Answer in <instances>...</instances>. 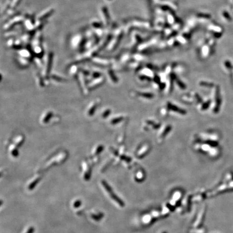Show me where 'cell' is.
Here are the masks:
<instances>
[{"mask_svg": "<svg viewBox=\"0 0 233 233\" xmlns=\"http://www.w3.org/2000/svg\"><path fill=\"white\" fill-rule=\"evenodd\" d=\"M31 50L34 57L41 58L44 55V47L43 45V35L40 31L36 32L30 43Z\"/></svg>", "mask_w": 233, "mask_h": 233, "instance_id": "obj_1", "label": "cell"}, {"mask_svg": "<svg viewBox=\"0 0 233 233\" xmlns=\"http://www.w3.org/2000/svg\"><path fill=\"white\" fill-rule=\"evenodd\" d=\"M86 38L84 33L79 32L75 34L70 40V45L71 48L75 50L78 51L80 53H82L85 44Z\"/></svg>", "mask_w": 233, "mask_h": 233, "instance_id": "obj_2", "label": "cell"}, {"mask_svg": "<svg viewBox=\"0 0 233 233\" xmlns=\"http://www.w3.org/2000/svg\"><path fill=\"white\" fill-rule=\"evenodd\" d=\"M25 19L26 15H23L20 13L18 15L5 22L3 26V29L4 31H6L14 29L17 26H21L23 24Z\"/></svg>", "mask_w": 233, "mask_h": 233, "instance_id": "obj_3", "label": "cell"}, {"mask_svg": "<svg viewBox=\"0 0 233 233\" xmlns=\"http://www.w3.org/2000/svg\"><path fill=\"white\" fill-rule=\"evenodd\" d=\"M114 36H112L111 39L109 44L107 46L106 50L107 51H111L117 47L118 45L120 42L122 36H123V31H121L120 29H116L115 31V33L113 34Z\"/></svg>", "mask_w": 233, "mask_h": 233, "instance_id": "obj_4", "label": "cell"}, {"mask_svg": "<svg viewBox=\"0 0 233 233\" xmlns=\"http://www.w3.org/2000/svg\"><path fill=\"white\" fill-rule=\"evenodd\" d=\"M53 58V53L52 52H49L47 55L45 61L44 62V66H43L42 76L43 78H47L49 75L50 74V72L52 67V62Z\"/></svg>", "mask_w": 233, "mask_h": 233, "instance_id": "obj_5", "label": "cell"}, {"mask_svg": "<svg viewBox=\"0 0 233 233\" xmlns=\"http://www.w3.org/2000/svg\"><path fill=\"white\" fill-rule=\"evenodd\" d=\"M36 23V18L34 15H26V19L23 26L26 31H35V25ZM36 32V31H35Z\"/></svg>", "mask_w": 233, "mask_h": 233, "instance_id": "obj_6", "label": "cell"}, {"mask_svg": "<svg viewBox=\"0 0 233 233\" xmlns=\"http://www.w3.org/2000/svg\"><path fill=\"white\" fill-rule=\"evenodd\" d=\"M67 153L65 151L59 152L57 155L51 158L48 162H47L46 166L47 167L52 166L53 165H56L57 164H61L65 160V159L67 158Z\"/></svg>", "mask_w": 233, "mask_h": 233, "instance_id": "obj_7", "label": "cell"}, {"mask_svg": "<svg viewBox=\"0 0 233 233\" xmlns=\"http://www.w3.org/2000/svg\"><path fill=\"white\" fill-rule=\"evenodd\" d=\"M101 16L102 18V22L103 23L105 27L109 26L111 22L110 16L109 14V10L105 6H103L101 8Z\"/></svg>", "mask_w": 233, "mask_h": 233, "instance_id": "obj_8", "label": "cell"}, {"mask_svg": "<svg viewBox=\"0 0 233 233\" xmlns=\"http://www.w3.org/2000/svg\"><path fill=\"white\" fill-rule=\"evenodd\" d=\"M54 12H55V9L53 8H50L44 10L40 13L37 17H36V21L39 22L47 21V19L52 16Z\"/></svg>", "mask_w": 233, "mask_h": 233, "instance_id": "obj_9", "label": "cell"}, {"mask_svg": "<svg viewBox=\"0 0 233 233\" xmlns=\"http://www.w3.org/2000/svg\"><path fill=\"white\" fill-rule=\"evenodd\" d=\"M91 61L94 65L98 67H106L109 66L110 64V61L109 59L98 56L94 57L91 59Z\"/></svg>", "mask_w": 233, "mask_h": 233, "instance_id": "obj_10", "label": "cell"}, {"mask_svg": "<svg viewBox=\"0 0 233 233\" xmlns=\"http://www.w3.org/2000/svg\"><path fill=\"white\" fill-rule=\"evenodd\" d=\"M77 77L79 82V85L80 87L82 88L83 93L84 94H88L89 90L88 88V85H86V75L84 74L83 71H80Z\"/></svg>", "mask_w": 233, "mask_h": 233, "instance_id": "obj_11", "label": "cell"}, {"mask_svg": "<svg viewBox=\"0 0 233 233\" xmlns=\"http://www.w3.org/2000/svg\"><path fill=\"white\" fill-rule=\"evenodd\" d=\"M104 80V77L101 76L98 77L93 78V80L88 84L89 90H93L101 85Z\"/></svg>", "mask_w": 233, "mask_h": 233, "instance_id": "obj_12", "label": "cell"}, {"mask_svg": "<svg viewBox=\"0 0 233 233\" xmlns=\"http://www.w3.org/2000/svg\"><path fill=\"white\" fill-rule=\"evenodd\" d=\"M103 185L105 186V188H106L107 191L110 194V195H111V196L112 197V198L113 200H114L115 201H116V202H117L119 205L121 206H124V202L122 201L120 199H119L117 196L113 192L111 188H110V187L109 185H108L106 182H104V181H103Z\"/></svg>", "mask_w": 233, "mask_h": 233, "instance_id": "obj_13", "label": "cell"}, {"mask_svg": "<svg viewBox=\"0 0 233 233\" xmlns=\"http://www.w3.org/2000/svg\"><path fill=\"white\" fill-rule=\"evenodd\" d=\"M19 14H20V12L16 10V9H13L10 8L3 15V21L5 22L9 20L10 19L15 17V16L18 15Z\"/></svg>", "mask_w": 233, "mask_h": 233, "instance_id": "obj_14", "label": "cell"}, {"mask_svg": "<svg viewBox=\"0 0 233 233\" xmlns=\"http://www.w3.org/2000/svg\"><path fill=\"white\" fill-rule=\"evenodd\" d=\"M15 60L16 63L19 66L22 67H24V68L28 67L31 62V61L29 60L28 59L21 57L18 56H16Z\"/></svg>", "mask_w": 233, "mask_h": 233, "instance_id": "obj_15", "label": "cell"}, {"mask_svg": "<svg viewBox=\"0 0 233 233\" xmlns=\"http://www.w3.org/2000/svg\"><path fill=\"white\" fill-rule=\"evenodd\" d=\"M98 104V103L96 101H92L90 103L86 111V114L88 116H92L94 114V112L96 111L97 109Z\"/></svg>", "mask_w": 233, "mask_h": 233, "instance_id": "obj_16", "label": "cell"}, {"mask_svg": "<svg viewBox=\"0 0 233 233\" xmlns=\"http://www.w3.org/2000/svg\"><path fill=\"white\" fill-rule=\"evenodd\" d=\"M52 112L49 111H46L44 113H43L41 117L40 118V123L45 125L48 123V122H49L50 119H52Z\"/></svg>", "mask_w": 233, "mask_h": 233, "instance_id": "obj_17", "label": "cell"}, {"mask_svg": "<svg viewBox=\"0 0 233 233\" xmlns=\"http://www.w3.org/2000/svg\"><path fill=\"white\" fill-rule=\"evenodd\" d=\"M80 71L79 67L76 63L71 65L69 69V74L72 77L77 76Z\"/></svg>", "mask_w": 233, "mask_h": 233, "instance_id": "obj_18", "label": "cell"}, {"mask_svg": "<svg viewBox=\"0 0 233 233\" xmlns=\"http://www.w3.org/2000/svg\"><path fill=\"white\" fill-rule=\"evenodd\" d=\"M24 141V137L22 134H19L13 139L12 143H13V144L16 145L17 147H19L23 144Z\"/></svg>", "mask_w": 233, "mask_h": 233, "instance_id": "obj_19", "label": "cell"}, {"mask_svg": "<svg viewBox=\"0 0 233 233\" xmlns=\"http://www.w3.org/2000/svg\"><path fill=\"white\" fill-rule=\"evenodd\" d=\"M91 26L92 28L93 29H98L105 28L103 23H102V22H100L97 20H94L91 22Z\"/></svg>", "mask_w": 233, "mask_h": 233, "instance_id": "obj_20", "label": "cell"}, {"mask_svg": "<svg viewBox=\"0 0 233 233\" xmlns=\"http://www.w3.org/2000/svg\"><path fill=\"white\" fill-rule=\"evenodd\" d=\"M10 153L12 154V156H17L18 155V147L13 144V143H11L8 147Z\"/></svg>", "mask_w": 233, "mask_h": 233, "instance_id": "obj_21", "label": "cell"}, {"mask_svg": "<svg viewBox=\"0 0 233 233\" xmlns=\"http://www.w3.org/2000/svg\"><path fill=\"white\" fill-rule=\"evenodd\" d=\"M33 61L38 68L43 69V66H44V62H43L41 58L37 57H34Z\"/></svg>", "mask_w": 233, "mask_h": 233, "instance_id": "obj_22", "label": "cell"}, {"mask_svg": "<svg viewBox=\"0 0 233 233\" xmlns=\"http://www.w3.org/2000/svg\"><path fill=\"white\" fill-rule=\"evenodd\" d=\"M103 147L101 145H98L94 147L92 150V154L94 156H96L101 152Z\"/></svg>", "mask_w": 233, "mask_h": 233, "instance_id": "obj_23", "label": "cell"}, {"mask_svg": "<svg viewBox=\"0 0 233 233\" xmlns=\"http://www.w3.org/2000/svg\"><path fill=\"white\" fill-rule=\"evenodd\" d=\"M35 77H36V81L38 83V85L40 87H43V86H44V81L43 80V78H43V76L40 75L39 73H36Z\"/></svg>", "mask_w": 233, "mask_h": 233, "instance_id": "obj_24", "label": "cell"}, {"mask_svg": "<svg viewBox=\"0 0 233 233\" xmlns=\"http://www.w3.org/2000/svg\"><path fill=\"white\" fill-rule=\"evenodd\" d=\"M22 0H11L10 8L13 9H16L19 5L20 4Z\"/></svg>", "mask_w": 233, "mask_h": 233, "instance_id": "obj_25", "label": "cell"}, {"mask_svg": "<svg viewBox=\"0 0 233 233\" xmlns=\"http://www.w3.org/2000/svg\"><path fill=\"white\" fill-rule=\"evenodd\" d=\"M15 38H11L7 39L6 43H5V45L8 48L13 49V45H14Z\"/></svg>", "mask_w": 233, "mask_h": 233, "instance_id": "obj_26", "label": "cell"}, {"mask_svg": "<svg viewBox=\"0 0 233 233\" xmlns=\"http://www.w3.org/2000/svg\"><path fill=\"white\" fill-rule=\"evenodd\" d=\"M51 77H52V78L53 80H55L56 81H58V82H62V81H64L65 80L63 77H62V76H61L56 75V74H52V76H51Z\"/></svg>", "mask_w": 233, "mask_h": 233, "instance_id": "obj_27", "label": "cell"}, {"mask_svg": "<svg viewBox=\"0 0 233 233\" xmlns=\"http://www.w3.org/2000/svg\"><path fill=\"white\" fill-rule=\"evenodd\" d=\"M107 1H111V0H107Z\"/></svg>", "mask_w": 233, "mask_h": 233, "instance_id": "obj_28", "label": "cell"}]
</instances>
